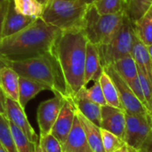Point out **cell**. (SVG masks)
<instances>
[{
    "mask_svg": "<svg viewBox=\"0 0 152 152\" xmlns=\"http://www.w3.org/2000/svg\"><path fill=\"white\" fill-rule=\"evenodd\" d=\"M87 42L82 30L61 31L52 48L63 73L69 98H73L86 86L85 61Z\"/></svg>",
    "mask_w": 152,
    "mask_h": 152,
    "instance_id": "7a4b0ae2",
    "label": "cell"
},
{
    "mask_svg": "<svg viewBox=\"0 0 152 152\" xmlns=\"http://www.w3.org/2000/svg\"><path fill=\"white\" fill-rule=\"evenodd\" d=\"M39 140V139H38ZM35 152H46L45 150H44V148L41 146V144L39 143V141H37V142H36V149H35Z\"/></svg>",
    "mask_w": 152,
    "mask_h": 152,
    "instance_id": "d590c367",
    "label": "cell"
},
{
    "mask_svg": "<svg viewBox=\"0 0 152 152\" xmlns=\"http://www.w3.org/2000/svg\"><path fill=\"white\" fill-rule=\"evenodd\" d=\"M0 143L6 152H18L10 129L9 121L3 115H0Z\"/></svg>",
    "mask_w": 152,
    "mask_h": 152,
    "instance_id": "4316f807",
    "label": "cell"
},
{
    "mask_svg": "<svg viewBox=\"0 0 152 152\" xmlns=\"http://www.w3.org/2000/svg\"><path fill=\"white\" fill-rule=\"evenodd\" d=\"M19 79L18 73L10 66L0 70V87L6 97L19 102Z\"/></svg>",
    "mask_w": 152,
    "mask_h": 152,
    "instance_id": "e0dca14e",
    "label": "cell"
},
{
    "mask_svg": "<svg viewBox=\"0 0 152 152\" xmlns=\"http://www.w3.org/2000/svg\"><path fill=\"white\" fill-rule=\"evenodd\" d=\"M5 94L0 87V115L5 116Z\"/></svg>",
    "mask_w": 152,
    "mask_h": 152,
    "instance_id": "836d02e7",
    "label": "cell"
},
{
    "mask_svg": "<svg viewBox=\"0 0 152 152\" xmlns=\"http://www.w3.org/2000/svg\"><path fill=\"white\" fill-rule=\"evenodd\" d=\"M132 57L134 58L137 68L149 78L152 83V62L147 49L138 38L135 37L132 49Z\"/></svg>",
    "mask_w": 152,
    "mask_h": 152,
    "instance_id": "ac0fdd59",
    "label": "cell"
},
{
    "mask_svg": "<svg viewBox=\"0 0 152 152\" xmlns=\"http://www.w3.org/2000/svg\"><path fill=\"white\" fill-rule=\"evenodd\" d=\"M76 113L84 127L88 144L93 152H105L102 145L101 127L88 120L77 110H76Z\"/></svg>",
    "mask_w": 152,
    "mask_h": 152,
    "instance_id": "d6986e66",
    "label": "cell"
},
{
    "mask_svg": "<svg viewBox=\"0 0 152 152\" xmlns=\"http://www.w3.org/2000/svg\"><path fill=\"white\" fill-rule=\"evenodd\" d=\"M61 30L38 18L20 31L0 40V54L9 61L37 57L52 50Z\"/></svg>",
    "mask_w": 152,
    "mask_h": 152,
    "instance_id": "6da1fadb",
    "label": "cell"
},
{
    "mask_svg": "<svg viewBox=\"0 0 152 152\" xmlns=\"http://www.w3.org/2000/svg\"><path fill=\"white\" fill-rule=\"evenodd\" d=\"M8 4H9V0H0V40L2 39L4 20L8 8Z\"/></svg>",
    "mask_w": 152,
    "mask_h": 152,
    "instance_id": "1f68e13d",
    "label": "cell"
},
{
    "mask_svg": "<svg viewBox=\"0 0 152 152\" xmlns=\"http://www.w3.org/2000/svg\"><path fill=\"white\" fill-rule=\"evenodd\" d=\"M111 66L127 84L138 78V68L132 55L117 61Z\"/></svg>",
    "mask_w": 152,
    "mask_h": 152,
    "instance_id": "7402d4cb",
    "label": "cell"
},
{
    "mask_svg": "<svg viewBox=\"0 0 152 152\" xmlns=\"http://www.w3.org/2000/svg\"><path fill=\"white\" fill-rule=\"evenodd\" d=\"M9 126L18 152H35L36 142H32L31 141H29L25 134L10 121Z\"/></svg>",
    "mask_w": 152,
    "mask_h": 152,
    "instance_id": "484cf974",
    "label": "cell"
},
{
    "mask_svg": "<svg viewBox=\"0 0 152 152\" xmlns=\"http://www.w3.org/2000/svg\"><path fill=\"white\" fill-rule=\"evenodd\" d=\"M10 67L20 77L38 82L53 94H60L69 98L63 73L52 50L37 57L22 61H10Z\"/></svg>",
    "mask_w": 152,
    "mask_h": 152,
    "instance_id": "3957f363",
    "label": "cell"
},
{
    "mask_svg": "<svg viewBox=\"0 0 152 152\" xmlns=\"http://www.w3.org/2000/svg\"><path fill=\"white\" fill-rule=\"evenodd\" d=\"M5 117L10 122L19 127L29 141L32 142H37L38 141L39 137L29 124L24 109L20 106L19 102L8 97L5 98Z\"/></svg>",
    "mask_w": 152,
    "mask_h": 152,
    "instance_id": "8fae6325",
    "label": "cell"
},
{
    "mask_svg": "<svg viewBox=\"0 0 152 152\" xmlns=\"http://www.w3.org/2000/svg\"><path fill=\"white\" fill-rule=\"evenodd\" d=\"M0 152H6V151L4 149V147L2 146V144L0 143Z\"/></svg>",
    "mask_w": 152,
    "mask_h": 152,
    "instance_id": "b9f144b4",
    "label": "cell"
},
{
    "mask_svg": "<svg viewBox=\"0 0 152 152\" xmlns=\"http://www.w3.org/2000/svg\"><path fill=\"white\" fill-rule=\"evenodd\" d=\"M125 0H98L94 4L102 14H118L125 12Z\"/></svg>",
    "mask_w": 152,
    "mask_h": 152,
    "instance_id": "83f0119b",
    "label": "cell"
},
{
    "mask_svg": "<svg viewBox=\"0 0 152 152\" xmlns=\"http://www.w3.org/2000/svg\"><path fill=\"white\" fill-rule=\"evenodd\" d=\"M128 152H137V151H136V150H134V148H132V147H130V146H129Z\"/></svg>",
    "mask_w": 152,
    "mask_h": 152,
    "instance_id": "60d3db41",
    "label": "cell"
},
{
    "mask_svg": "<svg viewBox=\"0 0 152 152\" xmlns=\"http://www.w3.org/2000/svg\"><path fill=\"white\" fill-rule=\"evenodd\" d=\"M151 133H152V128H151Z\"/></svg>",
    "mask_w": 152,
    "mask_h": 152,
    "instance_id": "f6af8a7d",
    "label": "cell"
},
{
    "mask_svg": "<svg viewBox=\"0 0 152 152\" xmlns=\"http://www.w3.org/2000/svg\"><path fill=\"white\" fill-rule=\"evenodd\" d=\"M83 3H85L86 5H90V4H95L98 0H81Z\"/></svg>",
    "mask_w": 152,
    "mask_h": 152,
    "instance_id": "8d00e7d4",
    "label": "cell"
},
{
    "mask_svg": "<svg viewBox=\"0 0 152 152\" xmlns=\"http://www.w3.org/2000/svg\"><path fill=\"white\" fill-rule=\"evenodd\" d=\"M37 19L25 16L16 12L14 9V5L12 0H9L8 8L4 16V27L2 32V38L12 36L21 29L25 28L32 22H34Z\"/></svg>",
    "mask_w": 152,
    "mask_h": 152,
    "instance_id": "5bb4252c",
    "label": "cell"
},
{
    "mask_svg": "<svg viewBox=\"0 0 152 152\" xmlns=\"http://www.w3.org/2000/svg\"><path fill=\"white\" fill-rule=\"evenodd\" d=\"M66 98L60 94H54L53 98L40 103L37 109V123L40 135L43 136L51 133Z\"/></svg>",
    "mask_w": 152,
    "mask_h": 152,
    "instance_id": "9c48e42d",
    "label": "cell"
},
{
    "mask_svg": "<svg viewBox=\"0 0 152 152\" xmlns=\"http://www.w3.org/2000/svg\"><path fill=\"white\" fill-rule=\"evenodd\" d=\"M135 37L134 23L125 14L123 22L112 39L106 45L97 46L102 67L131 56Z\"/></svg>",
    "mask_w": 152,
    "mask_h": 152,
    "instance_id": "8992f818",
    "label": "cell"
},
{
    "mask_svg": "<svg viewBox=\"0 0 152 152\" xmlns=\"http://www.w3.org/2000/svg\"><path fill=\"white\" fill-rule=\"evenodd\" d=\"M87 6L81 0H49L41 19L61 31L82 30Z\"/></svg>",
    "mask_w": 152,
    "mask_h": 152,
    "instance_id": "277c9868",
    "label": "cell"
},
{
    "mask_svg": "<svg viewBox=\"0 0 152 152\" xmlns=\"http://www.w3.org/2000/svg\"><path fill=\"white\" fill-rule=\"evenodd\" d=\"M86 86L80 89V91L71 98L76 109L85 116L88 120L95 124L96 126H101V107L99 104L94 102L88 98L86 93Z\"/></svg>",
    "mask_w": 152,
    "mask_h": 152,
    "instance_id": "9a60e30c",
    "label": "cell"
},
{
    "mask_svg": "<svg viewBox=\"0 0 152 152\" xmlns=\"http://www.w3.org/2000/svg\"><path fill=\"white\" fill-rule=\"evenodd\" d=\"M86 93L88 98L92 100L94 102L99 104L100 106L107 105L99 80L94 82V85L90 88H86Z\"/></svg>",
    "mask_w": 152,
    "mask_h": 152,
    "instance_id": "4dcf8cb0",
    "label": "cell"
},
{
    "mask_svg": "<svg viewBox=\"0 0 152 152\" xmlns=\"http://www.w3.org/2000/svg\"><path fill=\"white\" fill-rule=\"evenodd\" d=\"M102 145L105 152H116L126 145L125 141L118 135L101 128Z\"/></svg>",
    "mask_w": 152,
    "mask_h": 152,
    "instance_id": "f1b7e54d",
    "label": "cell"
},
{
    "mask_svg": "<svg viewBox=\"0 0 152 152\" xmlns=\"http://www.w3.org/2000/svg\"><path fill=\"white\" fill-rule=\"evenodd\" d=\"M134 28L135 36L144 45H152V14L150 10L134 22Z\"/></svg>",
    "mask_w": 152,
    "mask_h": 152,
    "instance_id": "44dd1931",
    "label": "cell"
},
{
    "mask_svg": "<svg viewBox=\"0 0 152 152\" xmlns=\"http://www.w3.org/2000/svg\"><path fill=\"white\" fill-rule=\"evenodd\" d=\"M103 69L112 79L117 88L119 100L121 102V104L125 111L127 113H132V114L143 115V116L148 117L150 119L149 114L147 110H145V108L143 107V105L137 99V97L134 94L129 85L118 74L115 69L111 65H109V66L104 67Z\"/></svg>",
    "mask_w": 152,
    "mask_h": 152,
    "instance_id": "ba28073f",
    "label": "cell"
},
{
    "mask_svg": "<svg viewBox=\"0 0 152 152\" xmlns=\"http://www.w3.org/2000/svg\"><path fill=\"white\" fill-rule=\"evenodd\" d=\"M151 128V124L148 117L126 112L124 141L126 145L138 151L150 135Z\"/></svg>",
    "mask_w": 152,
    "mask_h": 152,
    "instance_id": "52a82bcc",
    "label": "cell"
},
{
    "mask_svg": "<svg viewBox=\"0 0 152 152\" xmlns=\"http://www.w3.org/2000/svg\"><path fill=\"white\" fill-rule=\"evenodd\" d=\"M150 11H151V14H152V5H151V9H150Z\"/></svg>",
    "mask_w": 152,
    "mask_h": 152,
    "instance_id": "7bdbcfd3",
    "label": "cell"
},
{
    "mask_svg": "<svg viewBox=\"0 0 152 152\" xmlns=\"http://www.w3.org/2000/svg\"><path fill=\"white\" fill-rule=\"evenodd\" d=\"M125 12L118 14H102L94 4L87 6L82 31L88 42L102 45L108 44L119 29Z\"/></svg>",
    "mask_w": 152,
    "mask_h": 152,
    "instance_id": "5b68a950",
    "label": "cell"
},
{
    "mask_svg": "<svg viewBox=\"0 0 152 152\" xmlns=\"http://www.w3.org/2000/svg\"><path fill=\"white\" fill-rule=\"evenodd\" d=\"M103 73V67L101 62L97 45L87 42L86 61H85V86L91 81H98Z\"/></svg>",
    "mask_w": 152,
    "mask_h": 152,
    "instance_id": "2e32d148",
    "label": "cell"
},
{
    "mask_svg": "<svg viewBox=\"0 0 152 152\" xmlns=\"http://www.w3.org/2000/svg\"><path fill=\"white\" fill-rule=\"evenodd\" d=\"M137 152H140V151H137Z\"/></svg>",
    "mask_w": 152,
    "mask_h": 152,
    "instance_id": "bcb514c9",
    "label": "cell"
},
{
    "mask_svg": "<svg viewBox=\"0 0 152 152\" xmlns=\"http://www.w3.org/2000/svg\"><path fill=\"white\" fill-rule=\"evenodd\" d=\"M14 9L17 12L34 19L42 17L44 5L37 0H12Z\"/></svg>",
    "mask_w": 152,
    "mask_h": 152,
    "instance_id": "d4e9b609",
    "label": "cell"
},
{
    "mask_svg": "<svg viewBox=\"0 0 152 152\" xmlns=\"http://www.w3.org/2000/svg\"><path fill=\"white\" fill-rule=\"evenodd\" d=\"M99 83L101 85L107 105L116 107L118 109H123V106L119 100V96H118L117 88H116L112 79L104 71V69H103V73L102 74V76L99 78Z\"/></svg>",
    "mask_w": 152,
    "mask_h": 152,
    "instance_id": "603a6c76",
    "label": "cell"
},
{
    "mask_svg": "<svg viewBox=\"0 0 152 152\" xmlns=\"http://www.w3.org/2000/svg\"><path fill=\"white\" fill-rule=\"evenodd\" d=\"M10 66V61L8 59H6L5 57H4L3 55L0 54V70L4 68V67H8Z\"/></svg>",
    "mask_w": 152,
    "mask_h": 152,
    "instance_id": "e575fe53",
    "label": "cell"
},
{
    "mask_svg": "<svg viewBox=\"0 0 152 152\" xmlns=\"http://www.w3.org/2000/svg\"><path fill=\"white\" fill-rule=\"evenodd\" d=\"M44 90H47V88L44 85L38 82H36L32 79H29L24 77H20L19 103L23 109H25L28 102Z\"/></svg>",
    "mask_w": 152,
    "mask_h": 152,
    "instance_id": "ffe728a7",
    "label": "cell"
},
{
    "mask_svg": "<svg viewBox=\"0 0 152 152\" xmlns=\"http://www.w3.org/2000/svg\"><path fill=\"white\" fill-rule=\"evenodd\" d=\"M125 14L134 23L151 7L152 0H125Z\"/></svg>",
    "mask_w": 152,
    "mask_h": 152,
    "instance_id": "cb8c5ba5",
    "label": "cell"
},
{
    "mask_svg": "<svg viewBox=\"0 0 152 152\" xmlns=\"http://www.w3.org/2000/svg\"><path fill=\"white\" fill-rule=\"evenodd\" d=\"M76 107L71 98H66L65 102L60 111V114L53 126L51 134L63 145L71 127L76 116Z\"/></svg>",
    "mask_w": 152,
    "mask_h": 152,
    "instance_id": "7c38bea8",
    "label": "cell"
},
{
    "mask_svg": "<svg viewBox=\"0 0 152 152\" xmlns=\"http://www.w3.org/2000/svg\"><path fill=\"white\" fill-rule=\"evenodd\" d=\"M70 1H74V0H70Z\"/></svg>",
    "mask_w": 152,
    "mask_h": 152,
    "instance_id": "ee69618b",
    "label": "cell"
},
{
    "mask_svg": "<svg viewBox=\"0 0 152 152\" xmlns=\"http://www.w3.org/2000/svg\"><path fill=\"white\" fill-rule=\"evenodd\" d=\"M39 143L46 152H63L61 143L50 133L46 135H39Z\"/></svg>",
    "mask_w": 152,
    "mask_h": 152,
    "instance_id": "f546056e",
    "label": "cell"
},
{
    "mask_svg": "<svg viewBox=\"0 0 152 152\" xmlns=\"http://www.w3.org/2000/svg\"><path fill=\"white\" fill-rule=\"evenodd\" d=\"M62 149L63 152H93L88 144L84 127L77 113L71 130L62 145Z\"/></svg>",
    "mask_w": 152,
    "mask_h": 152,
    "instance_id": "4fadbf2b",
    "label": "cell"
},
{
    "mask_svg": "<svg viewBox=\"0 0 152 152\" xmlns=\"http://www.w3.org/2000/svg\"><path fill=\"white\" fill-rule=\"evenodd\" d=\"M128 149H129V146L126 145V146H124L123 148L119 149L118 151H117L116 152H128Z\"/></svg>",
    "mask_w": 152,
    "mask_h": 152,
    "instance_id": "74e56055",
    "label": "cell"
},
{
    "mask_svg": "<svg viewBox=\"0 0 152 152\" xmlns=\"http://www.w3.org/2000/svg\"><path fill=\"white\" fill-rule=\"evenodd\" d=\"M140 152H152V133L151 132L150 135L141 147V149L138 151Z\"/></svg>",
    "mask_w": 152,
    "mask_h": 152,
    "instance_id": "d6a6232c",
    "label": "cell"
},
{
    "mask_svg": "<svg viewBox=\"0 0 152 152\" xmlns=\"http://www.w3.org/2000/svg\"><path fill=\"white\" fill-rule=\"evenodd\" d=\"M101 128L107 130L121 139L125 138L126 111L110 105L101 107Z\"/></svg>",
    "mask_w": 152,
    "mask_h": 152,
    "instance_id": "30bf717a",
    "label": "cell"
},
{
    "mask_svg": "<svg viewBox=\"0 0 152 152\" xmlns=\"http://www.w3.org/2000/svg\"><path fill=\"white\" fill-rule=\"evenodd\" d=\"M37 1L38 3H40L41 4H43L44 6H45L48 2H49V0H37Z\"/></svg>",
    "mask_w": 152,
    "mask_h": 152,
    "instance_id": "ab89813d",
    "label": "cell"
},
{
    "mask_svg": "<svg viewBox=\"0 0 152 152\" xmlns=\"http://www.w3.org/2000/svg\"><path fill=\"white\" fill-rule=\"evenodd\" d=\"M147 49H148V52H149V54H150V57H151L152 62V45H151L150 46H147Z\"/></svg>",
    "mask_w": 152,
    "mask_h": 152,
    "instance_id": "f35d334b",
    "label": "cell"
}]
</instances>
